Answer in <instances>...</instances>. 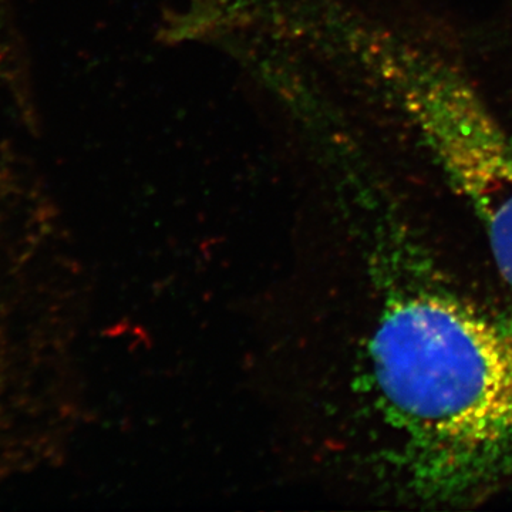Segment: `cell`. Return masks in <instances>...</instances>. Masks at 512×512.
I'll use <instances>...</instances> for the list:
<instances>
[{
	"label": "cell",
	"mask_w": 512,
	"mask_h": 512,
	"mask_svg": "<svg viewBox=\"0 0 512 512\" xmlns=\"http://www.w3.org/2000/svg\"><path fill=\"white\" fill-rule=\"evenodd\" d=\"M362 353L355 393L414 453L456 473L511 460V325L450 293L404 289L386 293Z\"/></svg>",
	"instance_id": "1"
},
{
	"label": "cell",
	"mask_w": 512,
	"mask_h": 512,
	"mask_svg": "<svg viewBox=\"0 0 512 512\" xmlns=\"http://www.w3.org/2000/svg\"><path fill=\"white\" fill-rule=\"evenodd\" d=\"M372 52L421 143L483 225L512 289V131L439 53L397 37Z\"/></svg>",
	"instance_id": "2"
}]
</instances>
